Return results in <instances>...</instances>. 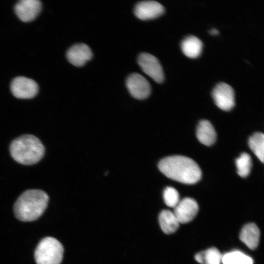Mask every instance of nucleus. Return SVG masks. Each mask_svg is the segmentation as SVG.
Instances as JSON below:
<instances>
[{
	"instance_id": "obj_17",
	"label": "nucleus",
	"mask_w": 264,
	"mask_h": 264,
	"mask_svg": "<svg viewBox=\"0 0 264 264\" xmlns=\"http://www.w3.org/2000/svg\"><path fill=\"white\" fill-rule=\"evenodd\" d=\"M249 146L262 162L264 160V135L262 132H256L253 134L249 139Z\"/></svg>"
},
{
	"instance_id": "obj_2",
	"label": "nucleus",
	"mask_w": 264,
	"mask_h": 264,
	"mask_svg": "<svg viewBox=\"0 0 264 264\" xmlns=\"http://www.w3.org/2000/svg\"><path fill=\"white\" fill-rule=\"evenodd\" d=\"M48 199L47 194L42 190L25 191L15 203L14 211L16 218L22 221L36 220L45 211Z\"/></svg>"
},
{
	"instance_id": "obj_22",
	"label": "nucleus",
	"mask_w": 264,
	"mask_h": 264,
	"mask_svg": "<svg viewBox=\"0 0 264 264\" xmlns=\"http://www.w3.org/2000/svg\"><path fill=\"white\" fill-rule=\"evenodd\" d=\"M195 259L200 264H203V252H200L195 255Z\"/></svg>"
},
{
	"instance_id": "obj_15",
	"label": "nucleus",
	"mask_w": 264,
	"mask_h": 264,
	"mask_svg": "<svg viewBox=\"0 0 264 264\" xmlns=\"http://www.w3.org/2000/svg\"><path fill=\"white\" fill-rule=\"evenodd\" d=\"M181 48L186 56L190 58H196L201 53L202 43L198 38L194 36H189L182 41Z\"/></svg>"
},
{
	"instance_id": "obj_7",
	"label": "nucleus",
	"mask_w": 264,
	"mask_h": 264,
	"mask_svg": "<svg viewBox=\"0 0 264 264\" xmlns=\"http://www.w3.org/2000/svg\"><path fill=\"white\" fill-rule=\"evenodd\" d=\"M233 88L227 84L220 83L214 88L212 97L215 103L222 110L228 111L235 106V94Z\"/></svg>"
},
{
	"instance_id": "obj_16",
	"label": "nucleus",
	"mask_w": 264,
	"mask_h": 264,
	"mask_svg": "<svg viewBox=\"0 0 264 264\" xmlns=\"http://www.w3.org/2000/svg\"><path fill=\"white\" fill-rule=\"evenodd\" d=\"M159 222L162 230L166 234L175 232L179 225V222L173 212L168 210L161 212L159 216Z\"/></svg>"
},
{
	"instance_id": "obj_10",
	"label": "nucleus",
	"mask_w": 264,
	"mask_h": 264,
	"mask_svg": "<svg viewBox=\"0 0 264 264\" xmlns=\"http://www.w3.org/2000/svg\"><path fill=\"white\" fill-rule=\"evenodd\" d=\"M174 214L179 223H185L191 221L197 215L198 206L196 201L190 198L180 200L174 207Z\"/></svg>"
},
{
	"instance_id": "obj_11",
	"label": "nucleus",
	"mask_w": 264,
	"mask_h": 264,
	"mask_svg": "<svg viewBox=\"0 0 264 264\" xmlns=\"http://www.w3.org/2000/svg\"><path fill=\"white\" fill-rule=\"evenodd\" d=\"M164 12V7L154 0L140 1L136 4L134 10L135 16L141 20L155 19Z\"/></svg>"
},
{
	"instance_id": "obj_23",
	"label": "nucleus",
	"mask_w": 264,
	"mask_h": 264,
	"mask_svg": "<svg viewBox=\"0 0 264 264\" xmlns=\"http://www.w3.org/2000/svg\"><path fill=\"white\" fill-rule=\"evenodd\" d=\"M211 35H215L219 34V31L215 28H213L209 31Z\"/></svg>"
},
{
	"instance_id": "obj_4",
	"label": "nucleus",
	"mask_w": 264,
	"mask_h": 264,
	"mask_svg": "<svg viewBox=\"0 0 264 264\" xmlns=\"http://www.w3.org/2000/svg\"><path fill=\"white\" fill-rule=\"evenodd\" d=\"M62 244L53 237H45L38 244L34 253L37 264H60L63 257Z\"/></svg>"
},
{
	"instance_id": "obj_5",
	"label": "nucleus",
	"mask_w": 264,
	"mask_h": 264,
	"mask_svg": "<svg viewBox=\"0 0 264 264\" xmlns=\"http://www.w3.org/2000/svg\"><path fill=\"white\" fill-rule=\"evenodd\" d=\"M138 64L142 71L158 83L164 79L162 66L157 58L148 53H141L138 58Z\"/></svg>"
},
{
	"instance_id": "obj_12",
	"label": "nucleus",
	"mask_w": 264,
	"mask_h": 264,
	"mask_svg": "<svg viewBox=\"0 0 264 264\" xmlns=\"http://www.w3.org/2000/svg\"><path fill=\"white\" fill-rule=\"evenodd\" d=\"M92 57V53L87 44H76L70 47L66 52L68 61L76 66H83Z\"/></svg>"
},
{
	"instance_id": "obj_20",
	"label": "nucleus",
	"mask_w": 264,
	"mask_h": 264,
	"mask_svg": "<svg viewBox=\"0 0 264 264\" xmlns=\"http://www.w3.org/2000/svg\"><path fill=\"white\" fill-rule=\"evenodd\" d=\"M203 264H220L222 255L215 247L203 251Z\"/></svg>"
},
{
	"instance_id": "obj_13",
	"label": "nucleus",
	"mask_w": 264,
	"mask_h": 264,
	"mask_svg": "<svg viewBox=\"0 0 264 264\" xmlns=\"http://www.w3.org/2000/svg\"><path fill=\"white\" fill-rule=\"evenodd\" d=\"M260 232L254 223L246 224L242 228L240 239L250 249H255L259 244Z\"/></svg>"
},
{
	"instance_id": "obj_8",
	"label": "nucleus",
	"mask_w": 264,
	"mask_h": 264,
	"mask_svg": "<svg viewBox=\"0 0 264 264\" xmlns=\"http://www.w3.org/2000/svg\"><path fill=\"white\" fill-rule=\"evenodd\" d=\"M126 83L130 93L134 98L144 99L147 98L151 93L150 83L140 74H131L127 78Z\"/></svg>"
},
{
	"instance_id": "obj_21",
	"label": "nucleus",
	"mask_w": 264,
	"mask_h": 264,
	"mask_svg": "<svg viewBox=\"0 0 264 264\" xmlns=\"http://www.w3.org/2000/svg\"><path fill=\"white\" fill-rule=\"evenodd\" d=\"M163 198L165 204L171 207H175L180 201L178 192L172 187H167L165 189Z\"/></svg>"
},
{
	"instance_id": "obj_14",
	"label": "nucleus",
	"mask_w": 264,
	"mask_h": 264,
	"mask_svg": "<svg viewBox=\"0 0 264 264\" xmlns=\"http://www.w3.org/2000/svg\"><path fill=\"white\" fill-rule=\"evenodd\" d=\"M196 135L199 141L206 146L212 145L216 139V132L214 127L206 120H201L199 123Z\"/></svg>"
},
{
	"instance_id": "obj_9",
	"label": "nucleus",
	"mask_w": 264,
	"mask_h": 264,
	"mask_svg": "<svg viewBox=\"0 0 264 264\" xmlns=\"http://www.w3.org/2000/svg\"><path fill=\"white\" fill-rule=\"evenodd\" d=\"M42 3L38 0H21L15 6L17 17L23 22L34 20L41 11Z\"/></svg>"
},
{
	"instance_id": "obj_1",
	"label": "nucleus",
	"mask_w": 264,
	"mask_h": 264,
	"mask_svg": "<svg viewBox=\"0 0 264 264\" xmlns=\"http://www.w3.org/2000/svg\"><path fill=\"white\" fill-rule=\"evenodd\" d=\"M160 171L167 177L185 184L197 182L201 171L193 159L182 155H172L161 159L158 163Z\"/></svg>"
},
{
	"instance_id": "obj_6",
	"label": "nucleus",
	"mask_w": 264,
	"mask_h": 264,
	"mask_svg": "<svg viewBox=\"0 0 264 264\" xmlns=\"http://www.w3.org/2000/svg\"><path fill=\"white\" fill-rule=\"evenodd\" d=\"M13 95L21 99H30L36 95L38 91L37 83L30 78L20 76L15 78L10 86Z\"/></svg>"
},
{
	"instance_id": "obj_19",
	"label": "nucleus",
	"mask_w": 264,
	"mask_h": 264,
	"mask_svg": "<svg viewBox=\"0 0 264 264\" xmlns=\"http://www.w3.org/2000/svg\"><path fill=\"white\" fill-rule=\"evenodd\" d=\"M236 165L238 174L242 177H245L250 173L252 160L249 154L243 153L236 160Z\"/></svg>"
},
{
	"instance_id": "obj_3",
	"label": "nucleus",
	"mask_w": 264,
	"mask_h": 264,
	"mask_svg": "<svg viewBox=\"0 0 264 264\" xmlns=\"http://www.w3.org/2000/svg\"><path fill=\"white\" fill-rule=\"evenodd\" d=\"M10 154L19 163L32 165L39 161L44 153V148L37 137L24 134L14 140L10 146Z\"/></svg>"
},
{
	"instance_id": "obj_18",
	"label": "nucleus",
	"mask_w": 264,
	"mask_h": 264,
	"mask_svg": "<svg viewBox=\"0 0 264 264\" xmlns=\"http://www.w3.org/2000/svg\"><path fill=\"white\" fill-rule=\"evenodd\" d=\"M222 264H253V259L239 251H233L222 255Z\"/></svg>"
}]
</instances>
